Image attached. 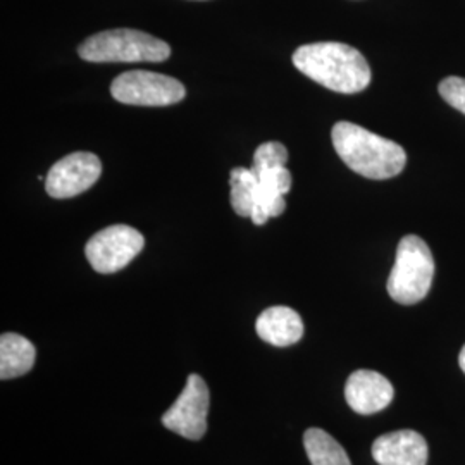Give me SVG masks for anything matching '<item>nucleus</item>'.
<instances>
[{
	"label": "nucleus",
	"instance_id": "1",
	"mask_svg": "<svg viewBox=\"0 0 465 465\" xmlns=\"http://www.w3.org/2000/svg\"><path fill=\"white\" fill-rule=\"evenodd\" d=\"M293 64L311 80L340 94H359L371 84L366 57L340 42L302 45L293 54Z\"/></svg>",
	"mask_w": 465,
	"mask_h": 465
},
{
	"label": "nucleus",
	"instance_id": "2",
	"mask_svg": "<svg viewBox=\"0 0 465 465\" xmlns=\"http://www.w3.org/2000/svg\"><path fill=\"white\" fill-rule=\"evenodd\" d=\"M331 138L340 159L353 173L369 180L399 176L407 164V153L399 143L349 121L336 123Z\"/></svg>",
	"mask_w": 465,
	"mask_h": 465
},
{
	"label": "nucleus",
	"instance_id": "3",
	"mask_svg": "<svg viewBox=\"0 0 465 465\" xmlns=\"http://www.w3.org/2000/svg\"><path fill=\"white\" fill-rule=\"evenodd\" d=\"M78 54L88 63H163L171 47L145 32L119 28L86 38Z\"/></svg>",
	"mask_w": 465,
	"mask_h": 465
},
{
	"label": "nucleus",
	"instance_id": "4",
	"mask_svg": "<svg viewBox=\"0 0 465 465\" xmlns=\"http://www.w3.org/2000/svg\"><path fill=\"white\" fill-rule=\"evenodd\" d=\"M286 161L288 150L280 142L262 143L253 153L250 169L257 178V203L250 219L257 226L266 224L269 217L282 216L286 209L284 195L292 188Z\"/></svg>",
	"mask_w": 465,
	"mask_h": 465
},
{
	"label": "nucleus",
	"instance_id": "5",
	"mask_svg": "<svg viewBox=\"0 0 465 465\" xmlns=\"http://www.w3.org/2000/svg\"><path fill=\"white\" fill-rule=\"evenodd\" d=\"M432 278L434 259L428 243L416 234L403 236L386 284L390 297L401 305H414L426 299Z\"/></svg>",
	"mask_w": 465,
	"mask_h": 465
},
{
	"label": "nucleus",
	"instance_id": "6",
	"mask_svg": "<svg viewBox=\"0 0 465 465\" xmlns=\"http://www.w3.org/2000/svg\"><path fill=\"white\" fill-rule=\"evenodd\" d=\"M113 97L126 105L166 107L184 99L186 88L182 82L150 71H128L111 84Z\"/></svg>",
	"mask_w": 465,
	"mask_h": 465
},
{
	"label": "nucleus",
	"instance_id": "7",
	"mask_svg": "<svg viewBox=\"0 0 465 465\" xmlns=\"http://www.w3.org/2000/svg\"><path fill=\"white\" fill-rule=\"evenodd\" d=\"M143 247L145 238L142 232L126 224H114L88 240L84 255L97 272L113 274L128 266Z\"/></svg>",
	"mask_w": 465,
	"mask_h": 465
},
{
	"label": "nucleus",
	"instance_id": "8",
	"mask_svg": "<svg viewBox=\"0 0 465 465\" xmlns=\"http://www.w3.org/2000/svg\"><path fill=\"white\" fill-rule=\"evenodd\" d=\"M209 401L211 395L205 381L199 374H190L182 395L163 416L164 428L186 440L199 441L207 431Z\"/></svg>",
	"mask_w": 465,
	"mask_h": 465
},
{
	"label": "nucleus",
	"instance_id": "9",
	"mask_svg": "<svg viewBox=\"0 0 465 465\" xmlns=\"http://www.w3.org/2000/svg\"><path fill=\"white\" fill-rule=\"evenodd\" d=\"M102 174V163L92 152H74L50 167L45 192L54 199H71L92 188Z\"/></svg>",
	"mask_w": 465,
	"mask_h": 465
},
{
	"label": "nucleus",
	"instance_id": "10",
	"mask_svg": "<svg viewBox=\"0 0 465 465\" xmlns=\"http://www.w3.org/2000/svg\"><path fill=\"white\" fill-rule=\"evenodd\" d=\"M393 384L376 371H355L345 384V399L350 409L362 416L381 412L393 401Z\"/></svg>",
	"mask_w": 465,
	"mask_h": 465
},
{
	"label": "nucleus",
	"instance_id": "11",
	"mask_svg": "<svg viewBox=\"0 0 465 465\" xmlns=\"http://www.w3.org/2000/svg\"><path fill=\"white\" fill-rule=\"evenodd\" d=\"M372 459L380 465H426L428 443L412 430L388 432L372 443Z\"/></svg>",
	"mask_w": 465,
	"mask_h": 465
},
{
	"label": "nucleus",
	"instance_id": "12",
	"mask_svg": "<svg viewBox=\"0 0 465 465\" xmlns=\"http://www.w3.org/2000/svg\"><path fill=\"white\" fill-rule=\"evenodd\" d=\"M257 334L274 347H290L303 336L302 317L290 307H269L255 322Z\"/></svg>",
	"mask_w": 465,
	"mask_h": 465
},
{
	"label": "nucleus",
	"instance_id": "13",
	"mask_svg": "<svg viewBox=\"0 0 465 465\" xmlns=\"http://www.w3.org/2000/svg\"><path fill=\"white\" fill-rule=\"evenodd\" d=\"M36 350L30 340L16 332H4L0 338V380H15L30 372Z\"/></svg>",
	"mask_w": 465,
	"mask_h": 465
},
{
	"label": "nucleus",
	"instance_id": "14",
	"mask_svg": "<svg viewBox=\"0 0 465 465\" xmlns=\"http://www.w3.org/2000/svg\"><path fill=\"white\" fill-rule=\"evenodd\" d=\"M303 447L312 465H351L343 447L319 428H311L303 434Z\"/></svg>",
	"mask_w": 465,
	"mask_h": 465
},
{
	"label": "nucleus",
	"instance_id": "15",
	"mask_svg": "<svg viewBox=\"0 0 465 465\" xmlns=\"http://www.w3.org/2000/svg\"><path fill=\"white\" fill-rule=\"evenodd\" d=\"M232 211L240 217H250L257 203V178L252 169L234 167L230 174Z\"/></svg>",
	"mask_w": 465,
	"mask_h": 465
},
{
	"label": "nucleus",
	"instance_id": "16",
	"mask_svg": "<svg viewBox=\"0 0 465 465\" xmlns=\"http://www.w3.org/2000/svg\"><path fill=\"white\" fill-rule=\"evenodd\" d=\"M440 95L451 107L465 114V80L459 76H449L440 84Z\"/></svg>",
	"mask_w": 465,
	"mask_h": 465
},
{
	"label": "nucleus",
	"instance_id": "17",
	"mask_svg": "<svg viewBox=\"0 0 465 465\" xmlns=\"http://www.w3.org/2000/svg\"><path fill=\"white\" fill-rule=\"evenodd\" d=\"M459 364H460V369L464 371L465 374V345L464 349L460 350V355H459Z\"/></svg>",
	"mask_w": 465,
	"mask_h": 465
}]
</instances>
